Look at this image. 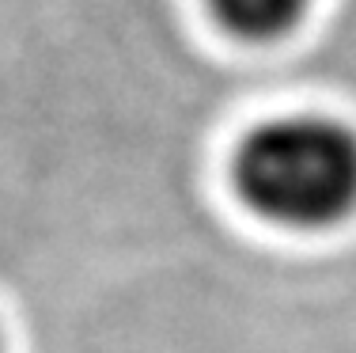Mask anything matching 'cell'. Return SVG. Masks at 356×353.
Returning <instances> with one entry per match:
<instances>
[{"label": "cell", "mask_w": 356, "mask_h": 353, "mask_svg": "<svg viewBox=\"0 0 356 353\" xmlns=\"http://www.w3.org/2000/svg\"><path fill=\"white\" fill-rule=\"evenodd\" d=\"M0 353H8V342H4V331H0Z\"/></svg>", "instance_id": "obj_3"}, {"label": "cell", "mask_w": 356, "mask_h": 353, "mask_svg": "<svg viewBox=\"0 0 356 353\" xmlns=\"http://www.w3.org/2000/svg\"><path fill=\"white\" fill-rule=\"evenodd\" d=\"M232 187L266 224L326 232L356 213V130L326 114L254 125L232 156Z\"/></svg>", "instance_id": "obj_1"}, {"label": "cell", "mask_w": 356, "mask_h": 353, "mask_svg": "<svg viewBox=\"0 0 356 353\" xmlns=\"http://www.w3.org/2000/svg\"><path fill=\"white\" fill-rule=\"evenodd\" d=\"M315 0H209V12L239 42H277L307 19Z\"/></svg>", "instance_id": "obj_2"}]
</instances>
